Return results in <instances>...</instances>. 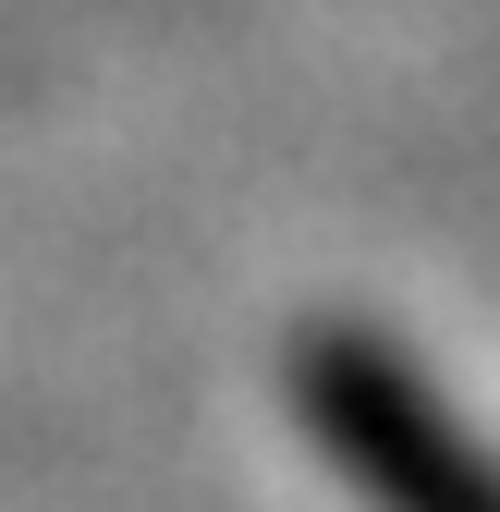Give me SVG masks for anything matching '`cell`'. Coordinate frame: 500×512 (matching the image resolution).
<instances>
[{"instance_id": "1", "label": "cell", "mask_w": 500, "mask_h": 512, "mask_svg": "<svg viewBox=\"0 0 500 512\" xmlns=\"http://www.w3.org/2000/svg\"><path fill=\"white\" fill-rule=\"evenodd\" d=\"M293 415L366 512H500V452L379 330H305L293 342Z\"/></svg>"}]
</instances>
